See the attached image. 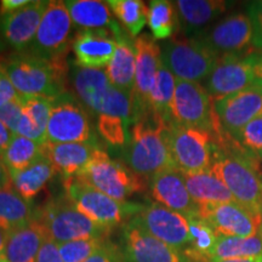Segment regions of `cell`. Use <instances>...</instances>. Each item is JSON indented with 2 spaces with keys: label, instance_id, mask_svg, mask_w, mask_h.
<instances>
[{
  "label": "cell",
  "instance_id": "cell-1",
  "mask_svg": "<svg viewBox=\"0 0 262 262\" xmlns=\"http://www.w3.org/2000/svg\"><path fill=\"white\" fill-rule=\"evenodd\" d=\"M256 159L229 136L216 149L212 169L227 186L235 203L262 216V172Z\"/></svg>",
  "mask_w": 262,
  "mask_h": 262
},
{
  "label": "cell",
  "instance_id": "cell-2",
  "mask_svg": "<svg viewBox=\"0 0 262 262\" xmlns=\"http://www.w3.org/2000/svg\"><path fill=\"white\" fill-rule=\"evenodd\" d=\"M168 124L152 113L133 124L124 149V159L137 175L150 179L163 170L175 168L166 137Z\"/></svg>",
  "mask_w": 262,
  "mask_h": 262
},
{
  "label": "cell",
  "instance_id": "cell-3",
  "mask_svg": "<svg viewBox=\"0 0 262 262\" xmlns=\"http://www.w3.org/2000/svg\"><path fill=\"white\" fill-rule=\"evenodd\" d=\"M3 66L10 81L22 97H45L55 101L66 90L67 63H55L16 52L3 57Z\"/></svg>",
  "mask_w": 262,
  "mask_h": 262
},
{
  "label": "cell",
  "instance_id": "cell-4",
  "mask_svg": "<svg viewBox=\"0 0 262 262\" xmlns=\"http://www.w3.org/2000/svg\"><path fill=\"white\" fill-rule=\"evenodd\" d=\"M72 83L81 103L91 112L119 117L129 125L136 122L133 95L114 86L106 72L75 66L72 71Z\"/></svg>",
  "mask_w": 262,
  "mask_h": 262
},
{
  "label": "cell",
  "instance_id": "cell-5",
  "mask_svg": "<svg viewBox=\"0 0 262 262\" xmlns=\"http://www.w3.org/2000/svg\"><path fill=\"white\" fill-rule=\"evenodd\" d=\"M64 194L81 214L100 227L112 231L139 214L142 204L119 202L111 198L79 176L63 179Z\"/></svg>",
  "mask_w": 262,
  "mask_h": 262
},
{
  "label": "cell",
  "instance_id": "cell-6",
  "mask_svg": "<svg viewBox=\"0 0 262 262\" xmlns=\"http://www.w3.org/2000/svg\"><path fill=\"white\" fill-rule=\"evenodd\" d=\"M35 216L41 222L47 235L57 244L79 239L108 237L111 231L94 224L81 214L70 199L57 195L35 210Z\"/></svg>",
  "mask_w": 262,
  "mask_h": 262
},
{
  "label": "cell",
  "instance_id": "cell-7",
  "mask_svg": "<svg viewBox=\"0 0 262 262\" xmlns=\"http://www.w3.org/2000/svg\"><path fill=\"white\" fill-rule=\"evenodd\" d=\"M166 137L175 168L183 173H196L212 168L217 145L208 130L170 122Z\"/></svg>",
  "mask_w": 262,
  "mask_h": 262
},
{
  "label": "cell",
  "instance_id": "cell-8",
  "mask_svg": "<svg viewBox=\"0 0 262 262\" xmlns=\"http://www.w3.org/2000/svg\"><path fill=\"white\" fill-rule=\"evenodd\" d=\"M78 176L97 191L119 202H126L130 196L146 189L145 178L125 164L110 158L100 147Z\"/></svg>",
  "mask_w": 262,
  "mask_h": 262
},
{
  "label": "cell",
  "instance_id": "cell-9",
  "mask_svg": "<svg viewBox=\"0 0 262 262\" xmlns=\"http://www.w3.org/2000/svg\"><path fill=\"white\" fill-rule=\"evenodd\" d=\"M251 86L262 88V52L222 55L205 84L212 100Z\"/></svg>",
  "mask_w": 262,
  "mask_h": 262
},
{
  "label": "cell",
  "instance_id": "cell-10",
  "mask_svg": "<svg viewBox=\"0 0 262 262\" xmlns=\"http://www.w3.org/2000/svg\"><path fill=\"white\" fill-rule=\"evenodd\" d=\"M171 117L175 123L208 130L216 142L227 135L222 130L215 112L214 100L202 84L176 78Z\"/></svg>",
  "mask_w": 262,
  "mask_h": 262
},
{
  "label": "cell",
  "instance_id": "cell-11",
  "mask_svg": "<svg viewBox=\"0 0 262 262\" xmlns=\"http://www.w3.org/2000/svg\"><path fill=\"white\" fill-rule=\"evenodd\" d=\"M220 56L196 38L172 37L162 48V63L178 79L199 83L206 80Z\"/></svg>",
  "mask_w": 262,
  "mask_h": 262
},
{
  "label": "cell",
  "instance_id": "cell-12",
  "mask_svg": "<svg viewBox=\"0 0 262 262\" xmlns=\"http://www.w3.org/2000/svg\"><path fill=\"white\" fill-rule=\"evenodd\" d=\"M71 29L72 19L64 2H49L37 34L25 52L49 62L67 63Z\"/></svg>",
  "mask_w": 262,
  "mask_h": 262
},
{
  "label": "cell",
  "instance_id": "cell-13",
  "mask_svg": "<svg viewBox=\"0 0 262 262\" xmlns=\"http://www.w3.org/2000/svg\"><path fill=\"white\" fill-rule=\"evenodd\" d=\"M47 142H93V133L86 111L71 94L66 93L52 101L47 129Z\"/></svg>",
  "mask_w": 262,
  "mask_h": 262
},
{
  "label": "cell",
  "instance_id": "cell-14",
  "mask_svg": "<svg viewBox=\"0 0 262 262\" xmlns=\"http://www.w3.org/2000/svg\"><path fill=\"white\" fill-rule=\"evenodd\" d=\"M118 245L124 262H189L182 251L147 233L133 217L123 225Z\"/></svg>",
  "mask_w": 262,
  "mask_h": 262
},
{
  "label": "cell",
  "instance_id": "cell-15",
  "mask_svg": "<svg viewBox=\"0 0 262 262\" xmlns=\"http://www.w3.org/2000/svg\"><path fill=\"white\" fill-rule=\"evenodd\" d=\"M133 220L147 233L163 243L185 251L189 244V226L186 216L170 210L162 204L153 202L143 205Z\"/></svg>",
  "mask_w": 262,
  "mask_h": 262
},
{
  "label": "cell",
  "instance_id": "cell-16",
  "mask_svg": "<svg viewBox=\"0 0 262 262\" xmlns=\"http://www.w3.org/2000/svg\"><path fill=\"white\" fill-rule=\"evenodd\" d=\"M195 38L219 56L241 54L253 44V24L248 14L239 12L222 18Z\"/></svg>",
  "mask_w": 262,
  "mask_h": 262
},
{
  "label": "cell",
  "instance_id": "cell-17",
  "mask_svg": "<svg viewBox=\"0 0 262 262\" xmlns=\"http://www.w3.org/2000/svg\"><path fill=\"white\" fill-rule=\"evenodd\" d=\"M199 216L225 237H253L262 227V216H258L235 202L201 205Z\"/></svg>",
  "mask_w": 262,
  "mask_h": 262
},
{
  "label": "cell",
  "instance_id": "cell-18",
  "mask_svg": "<svg viewBox=\"0 0 262 262\" xmlns=\"http://www.w3.org/2000/svg\"><path fill=\"white\" fill-rule=\"evenodd\" d=\"M222 130L233 137L239 130L262 117V88L251 86L229 96L214 100Z\"/></svg>",
  "mask_w": 262,
  "mask_h": 262
},
{
  "label": "cell",
  "instance_id": "cell-19",
  "mask_svg": "<svg viewBox=\"0 0 262 262\" xmlns=\"http://www.w3.org/2000/svg\"><path fill=\"white\" fill-rule=\"evenodd\" d=\"M136 75L134 88L136 122L149 113L148 97L155 84L157 72L160 64L162 48L149 34H142L136 38Z\"/></svg>",
  "mask_w": 262,
  "mask_h": 262
},
{
  "label": "cell",
  "instance_id": "cell-20",
  "mask_svg": "<svg viewBox=\"0 0 262 262\" xmlns=\"http://www.w3.org/2000/svg\"><path fill=\"white\" fill-rule=\"evenodd\" d=\"M149 193L156 203L186 217L199 216L201 205L189 194L183 172L178 168L163 170L149 179Z\"/></svg>",
  "mask_w": 262,
  "mask_h": 262
},
{
  "label": "cell",
  "instance_id": "cell-21",
  "mask_svg": "<svg viewBox=\"0 0 262 262\" xmlns=\"http://www.w3.org/2000/svg\"><path fill=\"white\" fill-rule=\"evenodd\" d=\"M49 2L35 0L24 9L0 19V35L16 52H25L37 34Z\"/></svg>",
  "mask_w": 262,
  "mask_h": 262
},
{
  "label": "cell",
  "instance_id": "cell-22",
  "mask_svg": "<svg viewBox=\"0 0 262 262\" xmlns=\"http://www.w3.org/2000/svg\"><path fill=\"white\" fill-rule=\"evenodd\" d=\"M117 48L113 33L108 29L81 31L72 40L75 66L81 68L101 70L112 60Z\"/></svg>",
  "mask_w": 262,
  "mask_h": 262
},
{
  "label": "cell",
  "instance_id": "cell-23",
  "mask_svg": "<svg viewBox=\"0 0 262 262\" xmlns=\"http://www.w3.org/2000/svg\"><path fill=\"white\" fill-rule=\"evenodd\" d=\"M228 3L221 0H179L175 2L178 10L180 28L186 37L191 38L192 34L198 37L209 28L224 14Z\"/></svg>",
  "mask_w": 262,
  "mask_h": 262
},
{
  "label": "cell",
  "instance_id": "cell-24",
  "mask_svg": "<svg viewBox=\"0 0 262 262\" xmlns=\"http://www.w3.org/2000/svg\"><path fill=\"white\" fill-rule=\"evenodd\" d=\"M98 148L96 142L50 143L45 142L44 152L55 170L63 179L78 176Z\"/></svg>",
  "mask_w": 262,
  "mask_h": 262
},
{
  "label": "cell",
  "instance_id": "cell-25",
  "mask_svg": "<svg viewBox=\"0 0 262 262\" xmlns=\"http://www.w3.org/2000/svg\"><path fill=\"white\" fill-rule=\"evenodd\" d=\"M47 232L34 215L29 224L8 234L2 257L8 262H37Z\"/></svg>",
  "mask_w": 262,
  "mask_h": 262
},
{
  "label": "cell",
  "instance_id": "cell-26",
  "mask_svg": "<svg viewBox=\"0 0 262 262\" xmlns=\"http://www.w3.org/2000/svg\"><path fill=\"white\" fill-rule=\"evenodd\" d=\"M117 48L106 74L111 83L124 93L133 95L136 75V49L135 42H131L130 35L122 32L116 35Z\"/></svg>",
  "mask_w": 262,
  "mask_h": 262
},
{
  "label": "cell",
  "instance_id": "cell-27",
  "mask_svg": "<svg viewBox=\"0 0 262 262\" xmlns=\"http://www.w3.org/2000/svg\"><path fill=\"white\" fill-rule=\"evenodd\" d=\"M70 12L72 24L83 31L108 29L113 33L122 31V27L111 15L107 3L98 0H68L64 2Z\"/></svg>",
  "mask_w": 262,
  "mask_h": 262
},
{
  "label": "cell",
  "instance_id": "cell-28",
  "mask_svg": "<svg viewBox=\"0 0 262 262\" xmlns=\"http://www.w3.org/2000/svg\"><path fill=\"white\" fill-rule=\"evenodd\" d=\"M192 198L199 205L234 202L233 195L214 169L196 173H183Z\"/></svg>",
  "mask_w": 262,
  "mask_h": 262
},
{
  "label": "cell",
  "instance_id": "cell-29",
  "mask_svg": "<svg viewBox=\"0 0 262 262\" xmlns=\"http://www.w3.org/2000/svg\"><path fill=\"white\" fill-rule=\"evenodd\" d=\"M56 172L47 157H42L26 170L11 173L12 186L25 201L32 203L52 181Z\"/></svg>",
  "mask_w": 262,
  "mask_h": 262
},
{
  "label": "cell",
  "instance_id": "cell-30",
  "mask_svg": "<svg viewBox=\"0 0 262 262\" xmlns=\"http://www.w3.org/2000/svg\"><path fill=\"white\" fill-rule=\"evenodd\" d=\"M222 260H262V237H225L219 235L210 254V262Z\"/></svg>",
  "mask_w": 262,
  "mask_h": 262
},
{
  "label": "cell",
  "instance_id": "cell-31",
  "mask_svg": "<svg viewBox=\"0 0 262 262\" xmlns=\"http://www.w3.org/2000/svg\"><path fill=\"white\" fill-rule=\"evenodd\" d=\"M35 210L15 189H0V229L6 234L33 220Z\"/></svg>",
  "mask_w": 262,
  "mask_h": 262
},
{
  "label": "cell",
  "instance_id": "cell-32",
  "mask_svg": "<svg viewBox=\"0 0 262 262\" xmlns=\"http://www.w3.org/2000/svg\"><path fill=\"white\" fill-rule=\"evenodd\" d=\"M176 78L160 61L157 77L148 97L149 113L163 119L164 122H172L171 106L175 94Z\"/></svg>",
  "mask_w": 262,
  "mask_h": 262
},
{
  "label": "cell",
  "instance_id": "cell-33",
  "mask_svg": "<svg viewBox=\"0 0 262 262\" xmlns=\"http://www.w3.org/2000/svg\"><path fill=\"white\" fill-rule=\"evenodd\" d=\"M189 226V244L183 251L189 262H210V254L219 234L201 216L187 217Z\"/></svg>",
  "mask_w": 262,
  "mask_h": 262
},
{
  "label": "cell",
  "instance_id": "cell-34",
  "mask_svg": "<svg viewBox=\"0 0 262 262\" xmlns=\"http://www.w3.org/2000/svg\"><path fill=\"white\" fill-rule=\"evenodd\" d=\"M42 157H45L44 145H39L27 137L14 135L2 159L10 173H14L29 168Z\"/></svg>",
  "mask_w": 262,
  "mask_h": 262
},
{
  "label": "cell",
  "instance_id": "cell-35",
  "mask_svg": "<svg viewBox=\"0 0 262 262\" xmlns=\"http://www.w3.org/2000/svg\"><path fill=\"white\" fill-rule=\"evenodd\" d=\"M147 24L152 31V37L156 40L172 38V35L180 28L179 15L175 3L168 2V0L150 2Z\"/></svg>",
  "mask_w": 262,
  "mask_h": 262
},
{
  "label": "cell",
  "instance_id": "cell-36",
  "mask_svg": "<svg viewBox=\"0 0 262 262\" xmlns=\"http://www.w3.org/2000/svg\"><path fill=\"white\" fill-rule=\"evenodd\" d=\"M108 8L113 11L130 37H137L147 24L148 6L141 0H108Z\"/></svg>",
  "mask_w": 262,
  "mask_h": 262
},
{
  "label": "cell",
  "instance_id": "cell-37",
  "mask_svg": "<svg viewBox=\"0 0 262 262\" xmlns=\"http://www.w3.org/2000/svg\"><path fill=\"white\" fill-rule=\"evenodd\" d=\"M21 102L24 107V113L28 117L29 122L37 131L41 145H45L52 100L45 97H22Z\"/></svg>",
  "mask_w": 262,
  "mask_h": 262
},
{
  "label": "cell",
  "instance_id": "cell-38",
  "mask_svg": "<svg viewBox=\"0 0 262 262\" xmlns=\"http://www.w3.org/2000/svg\"><path fill=\"white\" fill-rule=\"evenodd\" d=\"M108 239V237H101L60 243L58 250L63 262H85L97 253L107 243Z\"/></svg>",
  "mask_w": 262,
  "mask_h": 262
},
{
  "label": "cell",
  "instance_id": "cell-39",
  "mask_svg": "<svg viewBox=\"0 0 262 262\" xmlns=\"http://www.w3.org/2000/svg\"><path fill=\"white\" fill-rule=\"evenodd\" d=\"M127 127H129V124L122 118L107 116V114L98 116L97 130L108 145L114 147L125 145L127 135H129Z\"/></svg>",
  "mask_w": 262,
  "mask_h": 262
},
{
  "label": "cell",
  "instance_id": "cell-40",
  "mask_svg": "<svg viewBox=\"0 0 262 262\" xmlns=\"http://www.w3.org/2000/svg\"><path fill=\"white\" fill-rule=\"evenodd\" d=\"M242 148L256 158H262V117L247 124L233 136Z\"/></svg>",
  "mask_w": 262,
  "mask_h": 262
},
{
  "label": "cell",
  "instance_id": "cell-41",
  "mask_svg": "<svg viewBox=\"0 0 262 262\" xmlns=\"http://www.w3.org/2000/svg\"><path fill=\"white\" fill-rule=\"evenodd\" d=\"M21 98L17 101H11V102L0 107V120L9 127V130L14 135H16V133H17L18 123L21 120L22 114H24Z\"/></svg>",
  "mask_w": 262,
  "mask_h": 262
},
{
  "label": "cell",
  "instance_id": "cell-42",
  "mask_svg": "<svg viewBox=\"0 0 262 262\" xmlns=\"http://www.w3.org/2000/svg\"><path fill=\"white\" fill-rule=\"evenodd\" d=\"M247 14L253 24V45L258 50H262V0L250 3L248 6Z\"/></svg>",
  "mask_w": 262,
  "mask_h": 262
},
{
  "label": "cell",
  "instance_id": "cell-43",
  "mask_svg": "<svg viewBox=\"0 0 262 262\" xmlns=\"http://www.w3.org/2000/svg\"><path fill=\"white\" fill-rule=\"evenodd\" d=\"M85 262H124V260L119 245L108 239L107 243Z\"/></svg>",
  "mask_w": 262,
  "mask_h": 262
},
{
  "label": "cell",
  "instance_id": "cell-44",
  "mask_svg": "<svg viewBox=\"0 0 262 262\" xmlns=\"http://www.w3.org/2000/svg\"><path fill=\"white\" fill-rule=\"evenodd\" d=\"M19 98H21V96L16 91L11 81H10L8 74L4 70V66H3V57L0 56V107L11 102V101H17Z\"/></svg>",
  "mask_w": 262,
  "mask_h": 262
},
{
  "label": "cell",
  "instance_id": "cell-45",
  "mask_svg": "<svg viewBox=\"0 0 262 262\" xmlns=\"http://www.w3.org/2000/svg\"><path fill=\"white\" fill-rule=\"evenodd\" d=\"M37 262H63L62 260L58 244L47 235L39 250Z\"/></svg>",
  "mask_w": 262,
  "mask_h": 262
},
{
  "label": "cell",
  "instance_id": "cell-46",
  "mask_svg": "<svg viewBox=\"0 0 262 262\" xmlns=\"http://www.w3.org/2000/svg\"><path fill=\"white\" fill-rule=\"evenodd\" d=\"M29 3L31 2H28V0H3V2H0V17H5V16L14 14V12L27 6Z\"/></svg>",
  "mask_w": 262,
  "mask_h": 262
},
{
  "label": "cell",
  "instance_id": "cell-47",
  "mask_svg": "<svg viewBox=\"0 0 262 262\" xmlns=\"http://www.w3.org/2000/svg\"><path fill=\"white\" fill-rule=\"evenodd\" d=\"M0 189H14L11 173L0 157Z\"/></svg>",
  "mask_w": 262,
  "mask_h": 262
},
{
  "label": "cell",
  "instance_id": "cell-48",
  "mask_svg": "<svg viewBox=\"0 0 262 262\" xmlns=\"http://www.w3.org/2000/svg\"><path fill=\"white\" fill-rule=\"evenodd\" d=\"M12 136H14V134L9 130V127L6 126L2 120H0V157L3 156L5 149L8 148L10 142H11Z\"/></svg>",
  "mask_w": 262,
  "mask_h": 262
},
{
  "label": "cell",
  "instance_id": "cell-49",
  "mask_svg": "<svg viewBox=\"0 0 262 262\" xmlns=\"http://www.w3.org/2000/svg\"><path fill=\"white\" fill-rule=\"evenodd\" d=\"M6 237H8V234H6L3 229H0V256H3V251H4Z\"/></svg>",
  "mask_w": 262,
  "mask_h": 262
},
{
  "label": "cell",
  "instance_id": "cell-50",
  "mask_svg": "<svg viewBox=\"0 0 262 262\" xmlns=\"http://www.w3.org/2000/svg\"><path fill=\"white\" fill-rule=\"evenodd\" d=\"M215 262H262V260H222Z\"/></svg>",
  "mask_w": 262,
  "mask_h": 262
},
{
  "label": "cell",
  "instance_id": "cell-51",
  "mask_svg": "<svg viewBox=\"0 0 262 262\" xmlns=\"http://www.w3.org/2000/svg\"><path fill=\"white\" fill-rule=\"evenodd\" d=\"M4 49H5V41L3 40L2 35H0V52L4 50Z\"/></svg>",
  "mask_w": 262,
  "mask_h": 262
},
{
  "label": "cell",
  "instance_id": "cell-52",
  "mask_svg": "<svg viewBox=\"0 0 262 262\" xmlns=\"http://www.w3.org/2000/svg\"><path fill=\"white\" fill-rule=\"evenodd\" d=\"M0 262H8V261H6L5 258H3V257H2V260H0Z\"/></svg>",
  "mask_w": 262,
  "mask_h": 262
},
{
  "label": "cell",
  "instance_id": "cell-53",
  "mask_svg": "<svg viewBox=\"0 0 262 262\" xmlns=\"http://www.w3.org/2000/svg\"><path fill=\"white\" fill-rule=\"evenodd\" d=\"M258 233L261 234V237H262V227H261V229H260V232H258Z\"/></svg>",
  "mask_w": 262,
  "mask_h": 262
},
{
  "label": "cell",
  "instance_id": "cell-54",
  "mask_svg": "<svg viewBox=\"0 0 262 262\" xmlns=\"http://www.w3.org/2000/svg\"><path fill=\"white\" fill-rule=\"evenodd\" d=\"M0 260H2V256H0Z\"/></svg>",
  "mask_w": 262,
  "mask_h": 262
}]
</instances>
